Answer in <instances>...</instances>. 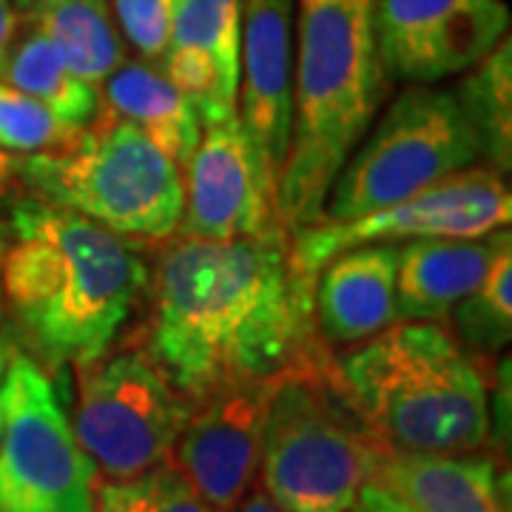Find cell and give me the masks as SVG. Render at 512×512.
Listing matches in <instances>:
<instances>
[{
    "mask_svg": "<svg viewBox=\"0 0 512 512\" xmlns=\"http://www.w3.org/2000/svg\"><path fill=\"white\" fill-rule=\"evenodd\" d=\"M0 402V512H97V470L32 353L12 350Z\"/></svg>",
    "mask_w": 512,
    "mask_h": 512,
    "instance_id": "ba28073f",
    "label": "cell"
},
{
    "mask_svg": "<svg viewBox=\"0 0 512 512\" xmlns=\"http://www.w3.org/2000/svg\"><path fill=\"white\" fill-rule=\"evenodd\" d=\"M348 512H416V510H410L404 501H399L393 493H387V490L379 487V484L367 481L365 487L359 490V495H356V501H353V507H350Z\"/></svg>",
    "mask_w": 512,
    "mask_h": 512,
    "instance_id": "4316f807",
    "label": "cell"
},
{
    "mask_svg": "<svg viewBox=\"0 0 512 512\" xmlns=\"http://www.w3.org/2000/svg\"><path fill=\"white\" fill-rule=\"evenodd\" d=\"M18 165L20 160L15 157V154H9V151H3V148H0V188L18 174Z\"/></svg>",
    "mask_w": 512,
    "mask_h": 512,
    "instance_id": "f546056e",
    "label": "cell"
},
{
    "mask_svg": "<svg viewBox=\"0 0 512 512\" xmlns=\"http://www.w3.org/2000/svg\"><path fill=\"white\" fill-rule=\"evenodd\" d=\"M231 512H291V510H285L282 504H276L274 498L265 493L262 487H251L248 493L239 498V504Z\"/></svg>",
    "mask_w": 512,
    "mask_h": 512,
    "instance_id": "f1b7e54d",
    "label": "cell"
},
{
    "mask_svg": "<svg viewBox=\"0 0 512 512\" xmlns=\"http://www.w3.org/2000/svg\"><path fill=\"white\" fill-rule=\"evenodd\" d=\"M74 373L72 430L97 481L134 478L171 458L191 402L168 384L146 350L106 353Z\"/></svg>",
    "mask_w": 512,
    "mask_h": 512,
    "instance_id": "9c48e42d",
    "label": "cell"
},
{
    "mask_svg": "<svg viewBox=\"0 0 512 512\" xmlns=\"http://www.w3.org/2000/svg\"><path fill=\"white\" fill-rule=\"evenodd\" d=\"M80 131L57 120L40 100L0 80V148L9 154H43L69 146Z\"/></svg>",
    "mask_w": 512,
    "mask_h": 512,
    "instance_id": "d4e9b609",
    "label": "cell"
},
{
    "mask_svg": "<svg viewBox=\"0 0 512 512\" xmlns=\"http://www.w3.org/2000/svg\"><path fill=\"white\" fill-rule=\"evenodd\" d=\"M0 80L40 100L74 131L92 126L103 111L100 89L77 77L60 57L55 43L32 26L15 40Z\"/></svg>",
    "mask_w": 512,
    "mask_h": 512,
    "instance_id": "44dd1931",
    "label": "cell"
},
{
    "mask_svg": "<svg viewBox=\"0 0 512 512\" xmlns=\"http://www.w3.org/2000/svg\"><path fill=\"white\" fill-rule=\"evenodd\" d=\"M239 0H174L160 72L191 100L200 126L237 114Z\"/></svg>",
    "mask_w": 512,
    "mask_h": 512,
    "instance_id": "9a60e30c",
    "label": "cell"
},
{
    "mask_svg": "<svg viewBox=\"0 0 512 512\" xmlns=\"http://www.w3.org/2000/svg\"><path fill=\"white\" fill-rule=\"evenodd\" d=\"M18 171L46 202L134 242L168 239L183 217L180 165L140 128L100 111L69 146L26 154Z\"/></svg>",
    "mask_w": 512,
    "mask_h": 512,
    "instance_id": "8992f818",
    "label": "cell"
},
{
    "mask_svg": "<svg viewBox=\"0 0 512 512\" xmlns=\"http://www.w3.org/2000/svg\"><path fill=\"white\" fill-rule=\"evenodd\" d=\"M456 100L478 140L481 160L495 171L512 165V43L510 35L467 69L458 83Z\"/></svg>",
    "mask_w": 512,
    "mask_h": 512,
    "instance_id": "7402d4cb",
    "label": "cell"
},
{
    "mask_svg": "<svg viewBox=\"0 0 512 512\" xmlns=\"http://www.w3.org/2000/svg\"><path fill=\"white\" fill-rule=\"evenodd\" d=\"M12 350L15 348L9 342H0V390H3V376H6V365H9ZM0 436H3V402H0Z\"/></svg>",
    "mask_w": 512,
    "mask_h": 512,
    "instance_id": "4dcf8cb0",
    "label": "cell"
},
{
    "mask_svg": "<svg viewBox=\"0 0 512 512\" xmlns=\"http://www.w3.org/2000/svg\"><path fill=\"white\" fill-rule=\"evenodd\" d=\"M271 382L231 384L191 404L171 464L217 512H231L259 476Z\"/></svg>",
    "mask_w": 512,
    "mask_h": 512,
    "instance_id": "5bb4252c",
    "label": "cell"
},
{
    "mask_svg": "<svg viewBox=\"0 0 512 512\" xmlns=\"http://www.w3.org/2000/svg\"><path fill=\"white\" fill-rule=\"evenodd\" d=\"M3 311H6V299H3V285H0V325H3Z\"/></svg>",
    "mask_w": 512,
    "mask_h": 512,
    "instance_id": "1f68e13d",
    "label": "cell"
},
{
    "mask_svg": "<svg viewBox=\"0 0 512 512\" xmlns=\"http://www.w3.org/2000/svg\"><path fill=\"white\" fill-rule=\"evenodd\" d=\"M373 484L416 512H510L507 476L484 453H407L384 447Z\"/></svg>",
    "mask_w": 512,
    "mask_h": 512,
    "instance_id": "e0dca14e",
    "label": "cell"
},
{
    "mask_svg": "<svg viewBox=\"0 0 512 512\" xmlns=\"http://www.w3.org/2000/svg\"><path fill=\"white\" fill-rule=\"evenodd\" d=\"M183 237L242 239L288 231L237 114L202 128L183 165Z\"/></svg>",
    "mask_w": 512,
    "mask_h": 512,
    "instance_id": "7c38bea8",
    "label": "cell"
},
{
    "mask_svg": "<svg viewBox=\"0 0 512 512\" xmlns=\"http://www.w3.org/2000/svg\"><path fill=\"white\" fill-rule=\"evenodd\" d=\"M239 15L237 117L276 197L291 146L296 0H239Z\"/></svg>",
    "mask_w": 512,
    "mask_h": 512,
    "instance_id": "4fadbf2b",
    "label": "cell"
},
{
    "mask_svg": "<svg viewBox=\"0 0 512 512\" xmlns=\"http://www.w3.org/2000/svg\"><path fill=\"white\" fill-rule=\"evenodd\" d=\"M507 245H512L510 228L487 237L402 242L396 259L399 322L444 325L458 302L476 291L495 254Z\"/></svg>",
    "mask_w": 512,
    "mask_h": 512,
    "instance_id": "ac0fdd59",
    "label": "cell"
},
{
    "mask_svg": "<svg viewBox=\"0 0 512 512\" xmlns=\"http://www.w3.org/2000/svg\"><path fill=\"white\" fill-rule=\"evenodd\" d=\"M117 29L143 63L160 69L168 37L174 0H109Z\"/></svg>",
    "mask_w": 512,
    "mask_h": 512,
    "instance_id": "484cf974",
    "label": "cell"
},
{
    "mask_svg": "<svg viewBox=\"0 0 512 512\" xmlns=\"http://www.w3.org/2000/svg\"><path fill=\"white\" fill-rule=\"evenodd\" d=\"M313 285L291 231L262 237H180L148 279L143 350L191 404L231 384L274 382L325 348L313 322Z\"/></svg>",
    "mask_w": 512,
    "mask_h": 512,
    "instance_id": "6da1fadb",
    "label": "cell"
},
{
    "mask_svg": "<svg viewBox=\"0 0 512 512\" xmlns=\"http://www.w3.org/2000/svg\"><path fill=\"white\" fill-rule=\"evenodd\" d=\"M512 194L501 171L470 165L407 200L345 222H311L291 231L296 265L316 279L319 268L336 254L373 242L413 239H470L510 228Z\"/></svg>",
    "mask_w": 512,
    "mask_h": 512,
    "instance_id": "30bf717a",
    "label": "cell"
},
{
    "mask_svg": "<svg viewBox=\"0 0 512 512\" xmlns=\"http://www.w3.org/2000/svg\"><path fill=\"white\" fill-rule=\"evenodd\" d=\"M481 160L456 94L407 86L376 114L330 185L322 220L345 222L407 200Z\"/></svg>",
    "mask_w": 512,
    "mask_h": 512,
    "instance_id": "52a82bcc",
    "label": "cell"
},
{
    "mask_svg": "<svg viewBox=\"0 0 512 512\" xmlns=\"http://www.w3.org/2000/svg\"><path fill=\"white\" fill-rule=\"evenodd\" d=\"M373 32L390 83L436 86L510 35V9L504 0H376Z\"/></svg>",
    "mask_w": 512,
    "mask_h": 512,
    "instance_id": "8fae6325",
    "label": "cell"
},
{
    "mask_svg": "<svg viewBox=\"0 0 512 512\" xmlns=\"http://www.w3.org/2000/svg\"><path fill=\"white\" fill-rule=\"evenodd\" d=\"M151 268L134 239L52 202H23L0 256L3 299L40 365L89 367L120 339Z\"/></svg>",
    "mask_w": 512,
    "mask_h": 512,
    "instance_id": "7a4b0ae2",
    "label": "cell"
},
{
    "mask_svg": "<svg viewBox=\"0 0 512 512\" xmlns=\"http://www.w3.org/2000/svg\"><path fill=\"white\" fill-rule=\"evenodd\" d=\"M450 319H456L461 345L470 353L507 348L512 336V245L495 254L476 291L458 302Z\"/></svg>",
    "mask_w": 512,
    "mask_h": 512,
    "instance_id": "603a6c76",
    "label": "cell"
},
{
    "mask_svg": "<svg viewBox=\"0 0 512 512\" xmlns=\"http://www.w3.org/2000/svg\"><path fill=\"white\" fill-rule=\"evenodd\" d=\"M103 111L140 128L154 146L183 168L200 143V117L157 66L123 60L100 86Z\"/></svg>",
    "mask_w": 512,
    "mask_h": 512,
    "instance_id": "d6986e66",
    "label": "cell"
},
{
    "mask_svg": "<svg viewBox=\"0 0 512 512\" xmlns=\"http://www.w3.org/2000/svg\"><path fill=\"white\" fill-rule=\"evenodd\" d=\"M20 35V15L12 0H0V77L6 69L9 52Z\"/></svg>",
    "mask_w": 512,
    "mask_h": 512,
    "instance_id": "83f0119b",
    "label": "cell"
},
{
    "mask_svg": "<svg viewBox=\"0 0 512 512\" xmlns=\"http://www.w3.org/2000/svg\"><path fill=\"white\" fill-rule=\"evenodd\" d=\"M97 512H217L165 461L120 481H97Z\"/></svg>",
    "mask_w": 512,
    "mask_h": 512,
    "instance_id": "cb8c5ba5",
    "label": "cell"
},
{
    "mask_svg": "<svg viewBox=\"0 0 512 512\" xmlns=\"http://www.w3.org/2000/svg\"><path fill=\"white\" fill-rule=\"evenodd\" d=\"M20 23L43 32L77 77L103 86L123 60L126 40L109 0H12Z\"/></svg>",
    "mask_w": 512,
    "mask_h": 512,
    "instance_id": "ffe728a7",
    "label": "cell"
},
{
    "mask_svg": "<svg viewBox=\"0 0 512 512\" xmlns=\"http://www.w3.org/2000/svg\"><path fill=\"white\" fill-rule=\"evenodd\" d=\"M336 362L356 410L384 447L473 453L490 439L484 370L439 322H396Z\"/></svg>",
    "mask_w": 512,
    "mask_h": 512,
    "instance_id": "277c9868",
    "label": "cell"
},
{
    "mask_svg": "<svg viewBox=\"0 0 512 512\" xmlns=\"http://www.w3.org/2000/svg\"><path fill=\"white\" fill-rule=\"evenodd\" d=\"M382 450L328 348L271 382L256 478L285 510L348 512Z\"/></svg>",
    "mask_w": 512,
    "mask_h": 512,
    "instance_id": "5b68a950",
    "label": "cell"
},
{
    "mask_svg": "<svg viewBox=\"0 0 512 512\" xmlns=\"http://www.w3.org/2000/svg\"><path fill=\"white\" fill-rule=\"evenodd\" d=\"M396 242L356 245L328 259L313 285V322L330 348H356L399 322Z\"/></svg>",
    "mask_w": 512,
    "mask_h": 512,
    "instance_id": "2e32d148",
    "label": "cell"
},
{
    "mask_svg": "<svg viewBox=\"0 0 512 512\" xmlns=\"http://www.w3.org/2000/svg\"><path fill=\"white\" fill-rule=\"evenodd\" d=\"M373 9L376 0H296L291 146L274 197L288 231L322 220L330 185L384 106Z\"/></svg>",
    "mask_w": 512,
    "mask_h": 512,
    "instance_id": "3957f363",
    "label": "cell"
}]
</instances>
